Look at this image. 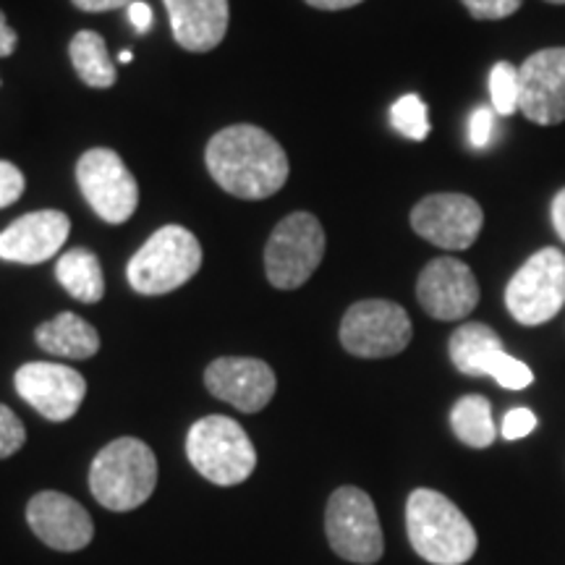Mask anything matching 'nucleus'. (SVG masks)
I'll use <instances>...</instances> for the list:
<instances>
[{
  "instance_id": "nucleus-32",
  "label": "nucleus",
  "mask_w": 565,
  "mask_h": 565,
  "mask_svg": "<svg viewBox=\"0 0 565 565\" xmlns=\"http://www.w3.org/2000/svg\"><path fill=\"white\" fill-rule=\"evenodd\" d=\"M134 0H74V6L79 11L87 13H103V11H116V9H129Z\"/></svg>"
},
{
  "instance_id": "nucleus-3",
  "label": "nucleus",
  "mask_w": 565,
  "mask_h": 565,
  "mask_svg": "<svg viewBox=\"0 0 565 565\" xmlns=\"http://www.w3.org/2000/svg\"><path fill=\"white\" fill-rule=\"evenodd\" d=\"M158 484V458L137 437H118L105 445L89 466V490L103 508L134 511L152 498Z\"/></svg>"
},
{
  "instance_id": "nucleus-5",
  "label": "nucleus",
  "mask_w": 565,
  "mask_h": 565,
  "mask_svg": "<svg viewBox=\"0 0 565 565\" xmlns=\"http://www.w3.org/2000/svg\"><path fill=\"white\" fill-rule=\"evenodd\" d=\"M202 267V244L192 231L181 225H166L154 231L147 244L134 254L126 278L134 291L162 296L189 282Z\"/></svg>"
},
{
  "instance_id": "nucleus-33",
  "label": "nucleus",
  "mask_w": 565,
  "mask_h": 565,
  "mask_svg": "<svg viewBox=\"0 0 565 565\" xmlns=\"http://www.w3.org/2000/svg\"><path fill=\"white\" fill-rule=\"evenodd\" d=\"M129 19H131L134 30H137L139 34L150 32V26H152V9L147 3H141V0H134V3L129 6Z\"/></svg>"
},
{
  "instance_id": "nucleus-18",
  "label": "nucleus",
  "mask_w": 565,
  "mask_h": 565,
  "mask_svg": "<svg viewBox=\"0 0 565 565\" xmlns=\"http://www.w3.org/2000/svg\"><path fill=\"white\" fill-rule=\"evenodd\" d=\"M183 51L207 53L228 32V0H162Z\"/></svg>"
},
{
  "instance_id": "nucleus-37",
  "label": "nucleus",
  "mask_w": 565,
  "mask_h": 565,
  "mask_svg": "<svg viewBox=\"0 0 565 565\" xmlns=\"http://www.w3.org/2000/svg\"><path fill=\"white\" fill-rule=\"evenodd\" d=\"M121 63H131V51H124L121 53Z\"/></svg>"
},
{
  "instance_id": "nucleus-28",
  "label": "nucleus",
  "mask_w": 565,
  "mask_h": 565,
  "mask_svg": "<svg viewBox=\"0 0 565 565\" xmlns=\"http://www.w3.org/2000/svg\"><path fill=\"white\" fill-rule=\"evenodd\" d=\"M461 3L479 21H498L513 17L524 0H461Z\"/></svg>"
},
{
  "instance_id": "nucleus-35",
  "label": "nucleus",
  "mask_w": 565,
  "mask_h": 565,
  "mask_svg": "<svg viewBox=\"0 0 565 565\" xmlns=\"http://www.w3.org/2000/svg\"><path fill=\"white\" fill-rule=\"evenodd\" d=\"M17 32L11 30L9 21H6L3 11H0V55H11L13 51H17Z\"/></svg>"
},
{
  "instance_id": "nucleus-27",
  "label": "nucleus",
  "mask_w": 565,
  "mask_h": 565,
  "mask_svg": "<svg viewBox=\"0 0 565 565\" xmlns=\"http://www.w3.org/2000/svg\"><path fill=\"white\" fill-rule=\"evenodd\" d=\"M26 443V429L9 406L0 404V458L19 454Z\"/></svg>"
},
{
  "instance_id": "nucleus-13",
  "label": "nucleus",
  "mask_w": 565,
  "mask_h": 565,
  "mask_svg": "<svg viewBox=\"0 0 565 565\" xmlns=\"http://www.w3.org/2000/svg\"><path fill=\"white\" fill-rule=\"evenodd\" d=\"M416 299L435 320H463L479 303V282L471 267L461 259L440 257L422 270L416 280Z\"/></svg>"
},
{
  "instance_id": "nucleus-36",
  "label": "nucleus",
  "mask_w": 565,
  "mask_h": 565,
  "mask_svg": "<svg viewBox=\"0 0 565 565\" xmlns=\"http://www.w3.org/2000/svg\"><path fill=\"white\" fill-rule=\"evenodd\" d=\"M307 3L320 11H343V9H351V6H359L362 0H307Z\"/></svg>"
},
{
  "instance_id": "nucleus-21",
  "label": "nucleus",
  "mask_w": 565,
  "mask_h": 565,
  "mask_svg": "<svg viewBox=\"0 0 565 565\" xmlns=\"http://www.w3.org/2000/svg\"><path fill=\"white\" fill-rule=\"evenodd\" d=\"M55 278L76 301L97 303L105 296L103 265L89 249H71L55 265Z\"/></svg>"
},
{
  "instance_id": "nucleus-15",
  "label": "nucleus",
  "mask_w": 565,
  "mask_h": 565,
  "mask_svg": "<svg viewBox=\"0 0 565 565\" xmlns=\"http://www.w3.org/2000/svg\"><path fill=\"white\" fill-rule=\"evenodd\" d=\"M204 385L215 398L244 414H257L270 404L278 380L270 364L249 356L215 359L204 372Z\"/></svg>"
},
{
  "instance_id": "nucleus-7",
  "label": "nucleus",
  "mask_w": 565,
  "mask_h": 565,
  "mask_svg": "<svg viewBox=\"0 0 565 565\" xmlns=\"http://www.w3.org/2000/svg\"><path fill=\"white\" fill-rule=\"evenodd\" d=\"M565 303V254L555 246L532 254L505 288V307L515 322L536 328Z\"/></svg>"
},
{
  "instance_id": "nucleus-10",
  "label": "nucleus",
  "mask_w": 565,
  "mask_h": 565,
  "mask_svg": "<svg viewBox=\"0 0 565 565\" xmlns=\"http://www.w3.org/2000/svg\"><path fill=\"white\" fill-rule=\"evenodd\" d=\"M76 181L84 200L105 223H126L137 210L139 186L118 152L105 147L84 152L76 166Z\"/></svg>"
},
{
  "instance_id": "nucleus-38",
  "label": "nucleus",
  "mask_w": 565,
  "mask_h": 565,
  "mask_svg": "<svg viewBox=\"0 0 565 565\" xmlns=\"http://www.w3.org/2000/svg\"><path fill=\"white\" fill-rule=\"evenodd\" d=\"M547 3H555V6H565V0H547Z\"/></svg>"
},
{
  "instance_id": "nucleus-12",
  "label": "nucleus",
  "mask_w": 565,
  "mask_h": 565,
  "mask_svg": "<svg viewBox=\"0 0 565 565\" xmlns=\"http://www.w3.org/2000/svg\"><path fill=\"white\" fill-rule=\"evenodd\" d=\"M13 383L21 398L51 422L71 419L87 395V380L79 372L53 362L24 364Z\"/></svg>"
},
{
  "instance_id": "nucleus-34",
  "label": "nucleus",
  "mask_w": 565,
  "mask_h": 565,
  "mask_svg": "<svg viewBox=\"0 0 565 565\" xmlns=\"http://www.w3.org/2000/svg\"><path fill=\"white\" fill-rule=\"evenodd\" d=\"M550 217H553L555 233L561 236V242L565 244V189H561V192L555 194L553 207H550Z\"/></svg>"
},
{
  "instance_id": "nucleus-20",
  "label": "nucleus",
  "mask_w": 565,
  "mask_h": 565,
  "mask_svg": "<svg viewBox=\"0 0 565 565\" xmlns=\"http://www.w3.org/2000/svg\"><path fill=\"white\" fill-rule=\"evenodd\" d=\"M503 353V341L490 324L469 322L450 335V362L469 377H490L494 359Z\"/></svg>"
},
{
  "instance_id": "nucleus-24",
  "label": "nucleus",
  "mask_w": 565,
  "mask_h": 565,
  "mask_svg": "<svg viewBox=\"0 0 565 565\" xmlns=\"http://www.w3.org/2000/svg\"><path fill=\"white\" fill-rule=\"evenodd\" d=\"M490 97H492V110L500 116H513L519 110L521 100V82H519V68L513 63L500 61L494 63L490 71Z\"/></svg>"
},
{
  "instance_id": "nucleus-2",
  "label": "nucleus",
  "mask_w": 565,
  "mask_h": 565,
  "mask_svg": "<svg viewBox=\"0 0 565 565\" xmlns=\"http://www.w3.org/2000/svg\"><path fill=\"white\" fill-rule=\"evenodd\" d=\"M408 542L433 565H463L477 553V532L454 500L435 490H414L406 503Z\"/></svg>"
},
{
  "instance_id": "nucleus-8",
  "label": "nucleus",
  "mask_w": 565,
  "mask_h": 565,
  "mask_svg": "<svg viewBox=\"0 0 565 565\" xmlns=\"http://www.w3.org/2000/svg\"><path fill=\"white\" fill-rule=\"evenodd\" d=\"M324 257V231L309 212H294L275 225L265 249L267 278L280 291H294L312 278Z\"/></svg>"
},
{
  "instance_id": "nucleus-26",
  "label": "nucleus",
  "mask_w": 565,
  "mask_h": 565,
  "mask_svg": "<svg viewBox=\"0 0 565 565\" xmlns=\"http://www.w3.org/2000/svg\"><path fill=\"white\" fill-rule=\"evenodd\" d=\"M490 377L498 383L500 387H505V391H524L534 383V372L529 370V366L521 362V359L511 356V353H500L498 359H494L492 370H490Z\"/></svg>"
},
{
  "instance_id": "nucleus-16",
  "label": "nucleus",
  "mask_w": 565,
  "mask_h": 565,
  "mask_svg": "<svg viewBox=\"0 0 565 565\" xmlns=\"http://www.w3.org/2000/svg\"><path fill=\"white\" fill-rule=\"evenodd\" d=\"M26 524L47 547L58 553H79L95 536L92 515L68 494L45 490L26 505Z\"/></svg>"
},
{
  "instance_id": "nucleus-29",
  "label": "nucleus",
  "mask_w": 565,
  "mask_h": 565,
  "mask_svg": "<svg viewBox=\"0 0 565 565\" xmlns=\"http://www.w3.org/2000/svg\"><path fill=\"white\" fill-rule=\"evenodd\" d=\"M494 137V110L492 108H477L469 118V145L475 150H484Z\"/></svg>"
},
{
  "instance_id": "nucleus-14",
  "label": "nucleus",
  "mask_w": 565,
  "mask_h": 565,
  "mask_svg": "<svg viewBox=\"0 0 565 565\" xmlns=\"http://www.w3.org/2000/svg\"><path fill=\"white\" fill-rule=\"evenodd\" d=\"M519 110L536 126L565 121V47L536 51L519 68Z\"/></svg>"
},
{
  "instance_id": "nucleus-4",
  "label": "nucleus",
  "mask_w": 565,
  "mask_h": 565,
  "mask_svg": "<svg viewBox=\"0 0 565 565\" xmlns=\"http://www.w3.org/2000/svg\"><path fill=\"white\" fill-rule=\"evenodd\" d=\"M186 456L207 482L217 487L242 484L257 469V450L244 427L231 416H204L186 435Z\"/></svg>"
},
{
  "instance_id": "nucleus-30",
  "label": "nucleus",
  "mask_w": 565,
  "mask_h": 565,
  "mask_svg": "<svg viewBox=\"0 0 565 565\" xmlns=\"http://www.w3.org/2000/svg\"><path fill=\"white\" fill-rule=\"evenodd\" d=\"M24 194V175L13 162L0 160V210L9 207Z\"/></svg>"
},
{
  "instance_id": "nucleus-17",
  "label": "nucleus",
  "mask_w": 565,
  "mask_h": 565,
  "mask_svg": "<svg viewBox=\"0 0 565 565\" xmlns=\"http://www.w3.org/2000/svg\"><path fill=\"white\" fill-rule=\"evenodd\" d=\"M68 231L71 221L58 210L30 212L0 233V259L19 265L47 263L66 244Z\"/></svg>"
},
{
  "instance_id": "nucleus-19",
  "label": "nucleus",
  "mask_w": 565,
  "mask_h": 565,
  "mask_svg": "<svg viewBox=\"0 0 565 565\" xmlns=\"http://www.w3.org/2000/svg\"><path fill=\"white\" fill-rule=\"evenodd\" d=\"M34 338H38V345L42 351L53 353V356L76 359V362L95 356L100 351V335H97V330L74 312H63L55 320L42 322Z\"/></svg>"
},
{
  "instance_id": "nucleus-1",
  "label": "nucleus",
  "mask_w": 565,
  "mask_h": 565,
  "mask_svg": "<svg viewBox=\"0 0 565 565\" xmlns=\"http://www.w3.org/2000/svg\"><path fill=\"white\" fill-rule=\"evenodd\" d=\"M207 171L215 183L242 200H265L288 179L286 150L259 126L238 124L217 131L207 145Z\"/></svg>"
},
{
  "instance_id": "nucleus-25",
  "label": "nucleus",
  "mask_w": 565,
  "mask_h": 565,
  "mask_svg": "<svg viewBox=\"0 0 565 565\" xmlns=\"http://www.w3.org/2000/svg\"><path fill=\"white\" fill-rule=\"evenodd\" d=\"M391 124L406 139L424 141L429 137V116L427 105L422 103L419 95H404L391 108Z\"/></svg>"
},
{
  "instance_id": "nucleus-23",
  "label": "nucleus",
  "mask_w": 565,
  "mask_h": 565,
  "mask_svg": "<svg viewBox=\"0 0 565 565\" xmlns=\"http://www.w3.org/2000/svg\"><path fill=\"white\" fill-rule=\"evenodd\" d=\"M450 424H454L458 440L469 445V448H490L494 437H498L492 406L482 395H463L450 412Z\"/></svg>"
},
{
  "instance_id": "nucleus-31",
  "label": "nucleus",
  "mask_w": 565,
  "mask_h": 565,
  "mask_svg": "<svg viewBox=\"0 0 565 565\" xmlns=\"http://www.w3.org/2000/svg\"><path fill=\"white\" fill-rule=\"evenodd\" d=\"M536 427V416L529 408H511L503 419V437L505 440H521V437L532 435Z\"/></svg>"
},
{
  "instance_id": "nucleus-11",
  "label": "nucleus",
  "mask_w": 565,
  "mask_h": 565,
  "mask_svg": "<svg viewBox=\"0 0 565 565\" xmlns=\"http://www.w3.org/2000/svg\"><path fill=\"white\" fill-rule=\"evenodd\" d=\"M484 212L466 194H429L412 210V228L440 249L461 252L477 242Z\"/></svg>"
},
{
  "instance_id": "nucleus-22",
  "label": "nucleus",
  "mask_w": 565,
  "mask_h": 565,
  "mask_svg": "<svg viewBox=\"0 0 565 565\" xmlns=\"http://www.w3.org/2000/svg\"><path fill=\"white\" fill-rule=\"evenodd\" d=\"M71 63L84 84L95 89H108L116 84V66H113L105 40L97 32H76L71 40Z\"/></svg>"
},
{
  "instance_id": "nucleus-6",
  "label": "nucleus",
  "mask_w": 565,
  "mask_h": 565,
  "mask_svg": "<svg viewBox=\"0 0 565 565\" xmlns=\"http://www.w3.org/2000/svg\"><path fill=\"white\" fill-rule=\"evenodd\" d=\"M324 534L343 561L372 565L385 553L383 526L372 498L359 487H338L324 511Z\"/></svg>"
},
{
  "instance_id": "nucleus-9",
  "label": "nucleus",
  "mask_w": 565,
  "mask_h": 565,
  "mask_svg": "<svg viewBox=\"0 0 565 565\" xmlns=\"http://www.w3.org/2000/svg\"><path fill=\"white\" fill-rule=\"evenodd\" d=\"M412 335L414 328L406 309L385 299L356 301L341 322L343 349L359 359L395 356L412 343Z\"/></svg>"
}]
</instances>
